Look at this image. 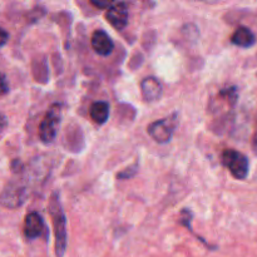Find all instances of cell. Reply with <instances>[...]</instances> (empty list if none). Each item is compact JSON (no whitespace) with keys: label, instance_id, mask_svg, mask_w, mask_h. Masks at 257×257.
<instances>
[{"label":"cell","instance_id":"18","mask_svg":"<svg viewBox=\"0 0 257 257\" xmlns=\"http://www.w3.org/2000/svg\"><path fill=\"white\" fill-rule=\"evenodd\" d=\"M8 127V118L3 113H0V133Z\"/></svg>","mask_w":257,"mask_h":257},{"label":"cell","instance_id":"15","mask_svg":"<svg viewBox=\"0 0 257 257\" xmlns=\"http://www.w3.org/2000/svg\"><path fill=\"white\" fill-rule=\"evenodd\" d=\"M9 40V33L0 27V47H4Z\"/></svg>","mask_w":257,"mask_h":257},{"label":"cell","instance_id":"10","mask_svg":"<svg viewBox=\"0 0 257 257\" xmlns=\"http://www.w3.org/2000/svg\"><path fill=\"white\" fill-rule=\"evenodd\" d=\"M231 43L236 47L248 49V48L253 47V44L256 43V37L250 28L238 27L231 37Z\"/></svg>","mask_w":257,"mask_h":257},{"label":"cell","instance_id":"3","mask_svg":"<svg viewBox=\"0 0 257 257\" xmlns=\"http://www.w3.org/2000/svg\"><path fill=\"white\" fill-rule=\"evenodd\" d=\"M28 197L27 185L22 180H13L8 183L0 195V203L7 208H18Z\"/></svg>","mask_w":257,"mask_h":257},{"label":"cell","instance_id":"1","mask_svg":"<svg viewBox=\"0 0 257 257\" xmlns=\"http://www.w3.org/2000/svg\"><path fill=\"white\" fill-rule=\"evenodd\" d=\"M49 211L53 220V227H54L55 255L57 257H63L67 250V217H65L58 192H53L50 197Z\"/></svg>","mask_w":257,"mask_h":257},{"label":"cell","instance_id":"9","mask_svg":"<svg viewBox=\"0 0 257 257\" xmlns=\"http://www.w3.org/2000/svg\"><path fill=\"white\" fill-rule=\"evenodd\" d=\"M44 231V221L38 212L28 213L24 222V233L29 240H35L40 237Z\"/></svg>","mask_w":257,"mask_h":257},{"label":"cell","instance_id":"12","mask_svg":"<svg viewBox=\"0 0 257 257\" xmlns=\"http://www.w3.org/2000/svg\"><path fill=\"white\" fill-rule=\"evenodd\" d=\"M191 221H192V212H191L190 210H186V208H185V210H182V212H181V218H180L181 225H183L186 228H188V230H190V232L193 233V235L196 236L195 231H193V228L191 227ZM196 238H198V240H200L201 242H202L203 245L206 246V247L211 248V250H216V248H217V246H211L210 243L206 242L205 238L198 237V236H196Z\"/></svg>","mask_w":257,"mask_h":257},{"label":"cell","instance_id":"11","mask_svg":"<svg viewBox=\"0 0 257 257\" xmlns=\"http://www.w3.org/2000/svg\"><path fill=\"white\" fill-rule=\"evenodd\" d=\"M89 114L90 118L95 123H98V124H104L108 120V118H109V104L107 102H103V100L93 103L92 107H90Z\"/></svg>","mask_w":257,"mask_h":257},{"label":"cell","instance_id":"19","mask_svg":"<svg viewBox=\"0 0 257 257\" xmlns=\"http://www.w3.org/2000/svg\"><path fill=\"white\" fill-rule=\"evenodd\" d=\"M252 150H253V153L257 156V133L252 138Z\"/></svg>","mask_w":257,"mask_h":257},{"label":"cell","instance_id":"17","mask_svg":"<svg viewBox=\"0 0 257 257\" xmlns=\"http://www.w3.org/2000/svg\"><path fill=\"white\" fill-rule=\"evenodd\" d=\"M90 4L94 5V7L99 8V9H108V8L110 7V5L113 4V3H109V2H95V0H92L90 2Z\"/></svg>","mask_w":257,"mask_h":257},{"label":"cell","instance_id":"16","mask_svg":"<svg viewBox=\"0 0 257 257\" xmlns=\"http://www.w3.org/2000/svg\"><path fill=\"white\" fill-rule=\"evenodd\" d=\"M23 163L20 162L19 160H14L12 162V170H13V172L14 173H20V172H23Z\"/></svg>","mask_w":257,"mask_h":257},{"label":"cell","instance_id":"4","mask_svg":"<svg viewBox=\"0 0 257 257\" xmlns=\"http://www.w3.org/2000/svg\"><path fill=\"white\" fill-rule=\"evenodd\" d=\"M222 163L236 180H246L250 172V162L243 153L236 150H226L222 153Z\"/></svg>","mask_w":257,"mask_h":257},{"label":"cell","instance_id":"13","mask_svg":"<svg viewBox=\"0 0 257 257\" xmlns=\"http://www.w3.org/2000/svg\"><path fill=\"white\" fill-rule=\"evenodd\" d=\"M138 172V163H135L133 166H131V167L125 168V170H123L122 172L118 173L117 175V178H119V180H130V178H133L136 175H137Z\"/></svg>","mask_w":257,"mask_h":257},{"label":"cell","instance_id":"7","mask_svg":"<svg viewBox=\"0 0 257 257\" xmlns=\"http://www.w3.org/2000/svg\"><path fill=\"white\" fill-rule=\"evenodd\" d=\"M141 90H142V97L146 102L152 103L161 99L163 93L162 84L160 80L155 77H147L141 82Z\"/></svg>","mask_w":257,"mask_h":257},{"label":"cell","instance_id":"2","mask_svg":"<svg viewBox=\"0 0 257 257\" xmlns=\"http://www.w3.org/2000/svg\"><path fill=\"white\" fill-rule=\"evenodd\" d=\"M62 123V104L54 103L45 113L39 124V138L45 145H50L55 141L58 131Z\"/></svg>","mask_w":257,"mask_h":257},{"label":"cell","instance_id":"5","mask_svg":"<svg viewBox=\"0 0 257 257\" xmlns=\"http://www.w3.org/2000/svg\"><path fill=\"white\" fill-rule=\"evenodd\" d=\"M176 127H177V113H173L170 117L151 123L147 128V132L156 142L165 145L172 140Z\"/></svg>","mask_w":257,"mask_h":257},{"label":"cell","instance_id":"6","mask_svg":"<svg viewBox=\"0 0 257 257\" xmlns=\"http://www.w3.org/2000/svg\"><path fill=\"white\" fill-rule=\"evenodd\" d=\"M105 18L109 22L114 29L122 30L127 27L130 12H128V5L125 3H113L105 13Z\"/></svg>","mask_w":257,"mask_h":257},{"label":"cell","instance_id":"8","mask_svg":"<svg viewBox=\"0 0 257 257\" xmlns=\"http://www.w3.org/2000/svg\"><path fill=\"white\" fill-rule=\"evenodd\" d=\"M92 48L98 55L102 57H108L114 49V43H113L112 38L103 30H95L92 35Z\"/></svg>","mask_w":257,"mask_h":257},{"label":"cell","instance_id":"14","mask_svg":"<svg viewBox=\"0 0 257 257\" xmlns=\"http://www.w3.org/2000/svg\"><path fill=\"white\" fill-rule=\"evenodd\" d=\"M9 92V82L4 73H0V95H4Z\"/></svg>","mask_w":257,"mask_h":257}]
</instances>
